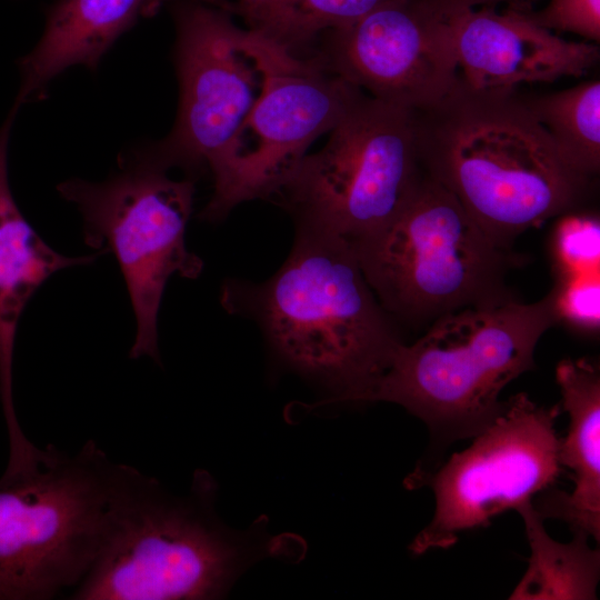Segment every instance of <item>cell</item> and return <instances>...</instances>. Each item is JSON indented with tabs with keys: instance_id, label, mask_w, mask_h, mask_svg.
<instances>
[{
	"instance_id": "10",
	"label": "cell",
	"mask_w": 600,
	"mask_h": 600,
	"mask_svg": "<svg viewBox=\"0 0 600 600\" xmlns=\"http://www.w3.org/2000/svg\"><path fill=\"white\" fill-rule=\"evenodd\" d=\"M559 407L539 406L520 392L501 413L432 476L434 513L409 549L422 554L452 547L462 532L484 528L549 489L562 467L554 422Z\"/></svg>"
},
{
	"instance_id": "3",
	"label": "cell",
	"mask_w": 600,
	"mask_h": 600,
	"mask_svg": "<svg viewBox=\"0 0 600 600\" xmlns=\"http://www.w3.org/2000/svg\"><path fill=\"white\" fill-rule=\"evenodd\" d=\"M216 484L194 474L186 497L117 463L104 533L74 600H204L227 594L251 563L280 542L234 532L214 513Z\"/></svg>"
},
{
	"instance_id": "14",
	"label": "cell",
	"mask_w": 600,
	"mask_h": 600,
	"mask_svg": "<svg viewBox=\"0 0 600 600\" xmlns=\"http://www.w3.org/2000/svg\"><path fill=\"white\" fill-rule=\"evenodd\" d=\"M13 106L0 127V401L9 439L12 466L31 461L38 448L24 436L13 401V354L22 313L38 289L56 272L92 263L98 256L70 257L51 248L19 209L9 183L8 144Z\"/></svg>"
},
{
	"instance_id": "12",
	"label": "cell",
	"mask_w": 600,
	"mask_h": 600,
	"mask_svg": "<svg viewBox=\"0 0 600 600\" xmlns=\"http://www.w3.org/2000/svg\"><path fill=\"white\" fill-rule=\"evenodd\" d=\"M318 59L368 96L412 111L436 104L459 80L446 16L424 0H389L329 31Z\"/></svg>"
},
{
	"instance_id": "23",
	"label": "cell",
	"mask_w": 600,
	"mask_h": 600,
	"mask_svg": "<svg viewBox=\"0 0 600 600\" xmlns=\"http://www.w3.org/2000/svg\"><path fill=\"white\" fill-rule=\"evenodd\" d=\"M439 10H453L462 8H473L479 4H494L502 1H517V0H424Z\"/></svg>"
},
{
	"instance_id": "6",
	"label": "cell",
	"mask_w": 600,
	"mask_h": 600,
	"mask_svg": "<svg viewBox=\"0 0 600 600\" xmlns=\"http://www.w3.org/2000/svg\"><path fill=\"white\" fill-rule=\"evenodd\" d=\"M117 463L93 440L56 448L37 470L0 478V600H48L76 588L106 529Z\"/></svg>"
},
{
	"instance_id": "1",
	"label": "cell",
	"mask_w": 600,
	"mask_h": 600,
	"mask_svg": "<svg viewBox=\"0 0 600 600\" xmlns=\"http://www.w3.org/2000/svg\"><path fill=\"white\" fill-rule=\"evenodd\" d=\"M221 302L253 319L274 354L330 391L318 406L364 402L403 343L351 246L297 227L291 252L268 280L228 281Z\"/></svg>"
},
{
	"instance_id": "11",
	"label": "cell",
	"mask_w": 600,
	"mask_h": 600,
	"mask_svg": "<svg viewBox=\"0 0 600 600\" xmlns=\"http://www.w3.org/2000/svg\"><path fill=\"white\" fill-rule=\"evenodd\" d=\"M361 92L318 58L288 53L210 164L213 193L200 218L218 222L241 202L277 194L309 146L330 132Z\"/></svg>"
},
{
	"instance_id": "20",
	"label": "cell",
	"mask_w": 600,
	"mask_h": 600,
	"mask_svg": "<svg viewBox=\"0 0 600 600\" xmlns=\"http://www.w3.org/2000/svg\"><path fill=\"white\" fill-rule=\"evenodd\" d=\"M556 278L599 273V217L578 210L560 216L551 236Z\"/></svg>"
},
{
	"instance_id": "4",
	"label": "cell",
	"mask_w": 600,
	"mask_h": 600,
	"mask_svg": "<svg viewBox=\"0 0 600 600\" xmlns=\"http://www.w3.org/2000/svg\"><path fill=\"white\" fill-rule=\"evenodd\" d=\"M554 299L469 307L441 316L402 343L364 402L406 408L443 439L474 437L501 413L503 388L533 369L541 337L557 324Z\"/></svg>"
},
{
	"instance_id": "17",
	"label": "cell",
	"mask_w": 600,
	"mask_h": 600,
	"mask_svg": "<svg viewBox=\"0 0 600 600\" xmlns=\"http://www.w3.org/2000/svg\"><path fill=\"white\" fill-rule=\"evenodd\" d=\"M516 510L523 519L531 556L527 572L509 599H596L600 552L588 544L590 537L582 531H573L571 542H558L547 533L543 517L532 501Z\"/></svg>"
},
{
	"instance_id": "15",
	"label": "cell",
	"mask_w": 600,
	"mask_h": 600,
	"mask_svg": "<svg viewBox=\"0 0 600 600\" xmlns=\"http://www.w3.org/2000/svg\"><path fill=\"white\" fill-rule=\"evenodd\" d=\"M568 432L559 439L560 466L574 482L571 492L550 491L536 508L544 518H558L572 531L600 539V370L588 358L561 360L556 369Z\"/></svg>"
},
{
	"instance_id": "7",
	"label": "cell",
	"mask_w": 600,
	"mask_h": 600,
	"mask_svg": "<svg viewBox=\"0 0 600 600\" xmlns=\"http://www.w3.org/2000/svg\"><path fill=\"white\" fill-rule=\"evenodd\" d=\"M423 172L414 112L361 92L277 194L297 227L351 244L389 223Z\"/></svg>"
},
{
	"instance_id": "19",
	"label": "cell",
	"mask_w": 600,
	"mask_h": 600,
	"mask_svg": "<svg viewBox=\"0 0 600 600\" xmlns=\"http://www.w3.org/2000/svg\"><path fill=\"white\" fill-rule=\"evenodd\" d=\"M524 101L562 160L587 179L597 176L600 170V81H583Z\"/></svg>"
},
{
	"instance_id": "13",
	"label": "cell",
	"mask_w": 600,
	"mask_h": 600,
	"mask_svg": "<svg viewBox=\"0 0 600 600\" xmlns=\"http://www.w3.org/2000/svg\"><path fill=\"white\" fill-rule=\"evenodd\" d=\"M452 34L461 80L477 89L513 90L519 84L581 77L599 60L594 43L569 41L524 12L492 8L440 10Z\"/></svg>"
},
{
	"instance_id": "24",
	"label": "cell",
	"mask_w": 600,
	"mask_h": 600,
	"mask_svg": "<svg viewBox=\"0 0 600 600\" xmlns=\"http://www.w3.org/2000/svg\"><path fill=\"white\" fill-rule=\"evenodd\" d=\"M227 1V0H224ZM232 2L233 6H238V4H242V3H247V2H250V1H253V0H230Z\"/></svg>"
},
{
	"instance_id": "2",
	"label": "cell",
	"mask_w": 600,
	"mask_h": 600,
	"mask_svg": "<svg viewBox=\"0 0 600 600\" xmlns=\"http://www.w3.org/2000/svg\"><path fill=\"white\" fill-rule=\"evenodd\" d=\"M414 112L420 163L498 246L578 210L590 179L573 171L524 99L477 89L460 76L436 104Z\"/></svg>"
},
{
	"instance_id": "16",
	"label": "cell",
	"mask_w": 600,
	"mask_h": 600,
	"mask_svg": "<svg viewBox=\"0 0 600 600\" xmlns=\"http://www.w3.org/2000/svg\"><path fill=\"white\" fill-rule=\"evenodd\" d=\"M157 0H59L37 46L19 60L14 104L40 100L52 79L72 66L96 69L113 42Z\"/></svg>"
},
{
	"instance_id": "9",
	"label": "cell",
	"mask_w": 600,
	"mask_h": 600,
	"mask_svg": "<svg viewBox=\"0 0 600 600\" xmlns=\"http://www.w3.org/2000/svg\"><path fill=\"white\" fill-rule=\"evenodd\" d=\"M287 54L223 12L198 4L181 9L176 42L178 116L166 139L133 157L164 170L209 168Z\"/></svg>"
},
{
	"instance_id": "25",
	"label": "cell",
	"mask_w": 600,
	"mask_h": 600,
	"mask_svg": "<svg viewBox=\"0 0 600 600\" xmlns=\"http://www.w3.org/2000/svg\"><path fill=\"white\" fill-rule=\"evenodd\" d=\"M161 1H162V0H157L158 4H160Z\"/></svg>"
},
{
	"instance_id": "5",
	"label": "cell",
	"mask_w": 600,
	"mask_h": 600,
	"mask_svg": "<svg viewBox=\"0 0 600 600\" xmlns=\"http://www.w3.org/2000/svg\"><path fill=\"white\" fill-rule=\"evenodd\" d=\"M350 246L396 322L431 323L464 308L514 299L507 274L516 254L491 240L426 171L389 223Z\"/></svg>"
},
{
	"instance_id": "21",
	"label": "cell",
	"mask_w": 600,
	"mask_h": 600,
	"mask_svg": "<svg viewBox=\"0 0 600 600\" xmlns=\"http://www.w3.org/2000/svg\"><path fill=\"white\" fill-rule=\"evenodd\" d=\"M558 321L584 333L596 334L600 327L599 273L556 278L551 288Z\"/></svg>"
},
{
	"instance_id": "18",
	"label": "cell",
	"mask_w": 600,
	"mask_h": 600,
	"mask_svg": "<svg viewBox=\"0 0 600 600\" xmlns=\"http://www.w3.org/2000/svg\"><path fill=\"white\" fill-rule=\"evenodd\" d=\"M389 0H253L233 6L248 29L290 54Z\"/></svg>"
},
{
	"instance_id": "8",
	"label": "cell",
	"mask_w": 600,
	"mask_h": 600,
	"mask_svg": "<svg viewBox=\"0 0 600 600\" xmlns=\"http://www.w3.org/2000/svg\"><path fill=\"white\" fill-rule=\"evenodd\" d=\"M166 172L131 157L102 182L71 178L57 187L80 212L86 244L112 253L119 264L136 319L129 357L157 363L158 313L167 282L174 274L194 279L203 268L186 246L194 182Z\"/></svg>"
},
{
	"instance_id": "22",
	"label": "cell",
	"mask_w": 600,
	"mask_h": 600,
	"mask_svg": "<svg viewBox=\"0 0 600 600\" xmlns=\"http://www.w3.org/2000/svg\"><path fill=\"white\" fill-rule=\"evenodd\" d=\"M534 23L548 29L600 40V0H550L538 12H524Z\"/></svg>"
}]
</instances>
